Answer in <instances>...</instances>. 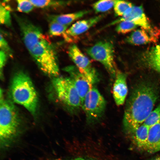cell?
I'll return each mask as SVG.
<instances>
[{
    "label": "cell",
    "mask_w": 160,
    "mask_h": 160,
    "mask_svg": "<svg viewBox=\"0 0 160 160\" xmlns=\"http://www.w3.org/2000/svg\"><path fill=\"white\" fill-rule=\"evenodd\" d=\"M13 15L24 44L40 69L49 76H58L59 69L55 45L39 27L26 17L16 14Z\"/></svg>",
    "instance_id": "6da1fadb"
},
{
    "label": "cell",
    "mask_w": 160,
    "mask_h": 160,
    "mask_svg": "<svg viewBox=\"0 0 160 160\" xmlns=\"http://www.w3.org/2000/svg\"><path fill=\"white\" fill-rule=\"evenodd\" d=\"M157 98L156 91L151 86L142 84L135 89L127 102L124 115L123 125L127 132L144 123Z\"/></svg>",
    "instance_id": "7a4b0ae2"
},
{
    "label": "cell",
    "mask_w": 160,
    "mask_h": 160,
    "mask_svg": "<svg viewBox=\"0 0 160 160\" xmlns=\"http://www.w3.org/2000/svg\"><path fill=\"white\" fill-rule=\"evenodd\" d=\"M0 145L5 150L11 147L22 132L21 120L14 105L4 99L0 91Z\"/></svg>",
    "instance_id": "3957f363"
},
{
    "label": "cell",
    "mask_w": 160,
    "mask_h": 160,
    "mask_svg": "<svg viewBox=\"0 0 160 160\" xmlns=\"http://www.w3.org/2000/svg\"><path fill=\"white\" fill-rule=\"evenodd\" d=\"M10 94L14 102L24 107L33 115L35 114L38 102L37 94L30 78L23 72H18L14 76Z\"/></svg>",
    "instance_id": "277c9868"
},
{
    "label": "cell",
    "mask_w": 160,
    "mask_h": 160,
    "mask_svg": "<svg viewBox=\"0 0 160 160\" xmlns=\"http://www.w3.org/2000/svg\"><path fill=\"white\" fill-rule=\"evenodd\" d=\"M86 52L91 58L103 65L111 77L115 78L117 70L114 60V45L111 41H99L87 49Z\"/></svg>",
    "instance_id": "5b68a950"
},
{
    "label": "cell",
    "mask_w": 160,
    "mask_h": 160,
    "mask_svg": "<svg viewBox=\"0 0 160 160\" xmlns=\"http://www.w3.org/2000/svg\"><path fill=\"white\" fill-rule=\"evenodd\" d=\"M52 84L58 98L63 104L73 110L81 107V98L69 77H55Z\"/></svg>",
    "instance_id": "8992f818"
},
{
    "label": "cell",
    "mask_w": 160,
    "mask_h": 160,
    "mask_svg": "<svg viewBox=\"0 0 160 160\" xmlns=\"http://www.w3.org/2000/svg\"><path fill=\"white\" fill-rule=\"evenodd\" d=\"M106 105L105 98L98 89L93 87L86 94L81 108L87 122L93 123L99 121L104 114Z\"/></svg>",
    "instance_id": "52a82bcc"
},
{
    "label": "cell",
    "mask_w": 160,
    "mask_h": 160,
    "mask_svg": "<svg viewBox=\"0 0 160 160\" xmlns=\"http://www.w3.org/2000/svg\"><path fill=\"white\" fill-rule=\"evenodd\" d=\"M68 53L71 60L78 69L95 84L98 81V74L88 58L75 44L69 47Z\"/></svg>",
    "instance_id": "ba28073f"
},
{
    "label": "cell",
    "mask_w": 160,
    "mask_h": 160,
    "mask_svg": "<svg viewBox=\"0 0 160 160\" xmlns=\"http://www.w3.org/2000/svg\"><path fill=\"white\" fill-rule=\"evenodd\" d=\"M63 70L69 74L82 103L84 97L95 84L75 65L67 66Z\"/></svg>",
    "instance_id": "9c48e42d"
},
{
    "label": "cell",
    "mask_w": 160,
    "mask_h": 160,
    "mask_svg": "<svg viewBox=\"0 0 160 160\" xmlns=\"http://www.w3.org/2000/svg\"><path fill=\"white\" fill-rule=\"evenodd\" d=\"M131 21L142 28L150 32H153L149 21L144 12L142 6H132L128 9L119 19L110 23L106 27L124 21Z\"/></svg>",
    "instance_id": "30bf717a"
},
{
    "label": "cell",
    "mask_w": 160,
    "mask_h": 160,
    "mask_svg": "<svg viewBox=\"0 0 160 160\" xmlns=\"http://www.w3.org/2000/svg\"><path fill=\"white\" fill-rule=\"evenodd\" d=\"M105 17V14H101L76 22L67 29L64 35V38L68 40L69 37H74L82 34L98 23Z\"/></svg>",
    "instance_id": "8fae6325"
},
{
    "label": "cell",
    "mask_w": 160,
    "mask_h": 160,
    "mask_svg": "<svg viewBox=\"0 0 160 160\" xmlns=\"http://www.w3.org/2000/svg\"><path fill=\"white\" fill-rule=\"evenodd\" d=\"M125 73L117 70L113 87V94L115 102L117 106L123 105L128 93Z\"/></svg>",
    "instance_id": "7c38bea8"
},
{
    "label": "cell",
    "mask_w": 160,
    "mask_h": 160,
    "mask_svg": "<svg viewBox=\"0 0 160 160\" xmlns=\"http://www.w3.org/2000/svg\"><path fill=\"white\" fill-rule=\"evenodd\" d=\"M91 12L90 10H84L65 14L50 15H47V17L49 22H54L68 26L73 21L82 17Z\"/></svg>",
    "instance_id": "4fadbf2b"
},
{
    "label": "cell",
    "mask_w": 160,
    "mask_h": 160,
    "mask_svg": "<svg viewBox=\"0 0 160 160\" xmlns=\"http://www.w3.org/2000/svg\"><path fill=\"white\" fill-rule=\"evenodd\" d=\"M145 150L151 153L160 151V122L150 127Z\"/></svg>",
    "instance_id": "5bb4252c"
},
{
    "label": "cell",
    "mask_w": 160,
    "mask_h": 160,
    "mask_svg": "<svg viewBox=\"0 0 160 160\" xmlns=\"http://www.w3.org/2000/svg\"><path fill=\"white\" fill-rule=\"evenodd\" d=\"M149 128L143 123L128 131L131 133L133 141L137 146L144 150L147 143Z\"/></svg>",
    "instance_id": "9a60e30c"
},
{
    "label": "cell",
    "mask_w": 160,
    "mask_h": 160,
    "mask_svg": "<svg viewBox=\"0 0 160 160\" xmlns=\"http://www.w3.org/2000/svg\"><path fill=\"white\" fill-rule=\"evenodd\" d=\"M143 57L148 66L160 73V44L148 50L144 54Z\"/></svg>",
    "instance_id": "2e32d148"
},
{
    "label": "cell",
    "mask_w": 160,
    "mask_h": 160,
    "mask_svg": "<svg viewBox=\"0 0 160 160\" xmlns=\"http://www.w3.org/2000/svg\"><path fill=\"white\" fill-rule=\"evenodd\" d=\"M150 32L143 28L138 29L133 31L127 39L129 43L134 45L145 44L151 41L155 40L154 38L148 34Z\"/></svg>",
    "instance_id": "e0dca14e"
},
{
    "label": "cell",
    "mask_w": 160,
    "mask_h": 160,
    "mask_svg": "<svg viewBox=\"0 0 160 160\" xmlns=\"http://www.w3.org/2000/svg\"><path fill=\"white\" fill-rule=\"evenodd\" d=\"M34 7L43 9L57 8L67 6L73 2L71 1L30 0Z\"/></svg>",
    "instance_id": "ac0fdd59"
},
{
    "label": "cell",
    "mask_w": 160,
    "mask_h": 160,
    "mask_svg": "<svg viewBox=\"0 0 160 160\" xmlns=\"http://www.w3.org/2000/svg\"><path fill=\"white\" fill-rule=\"evenodd\" d=\"M11 9L4 2H1L0 6V23L9 27L12 25L10 14Z\"/></svg>",
    "instance_id": "d6986e66"
},
{
    "label": "cell",
    "mask_w": 160,
    "mask_h": 160,
    "mask_svg": "<svg viewBox=\"0 0 160 160\" xmlns=\"http://www.w3.org/2000/svg\"><path fill=\"white\" fill-rule=\"evenodd\" d=\"M115 0H102L93 4L92 8L97 13L105 12L113 7Z\"/></svg>",
    "instance_id": "ffe728a7"
},
{
    "label": "cell",
    "mask_w": 160,
    "mask_h": 160,
    "mask_svg": "<svg viewBox=\"0 0 160 160\" xmlns=\"http://www.w3.org/2000/svg\"><path fill=\"white\" fill-rule=\"evenodd\" d=\"M68 26H65L54 22H50L49 24V33L53 36H60L65 34Z\"/></svg>",
    "instance_id": "44dd1931"
},
{
    "label": "cell",
    "mask_w": 160,
    "mask_h": 160,
    "mask_svg": "<svg viewBox=\"0 0 160 160\" xmlns=\"http://www.w3.org/2000/svg\"><path fill=\"white\" fill-rule=\"evenodd\" d=\"M131 3L122 0H115L113 6L115 15L116 16H122L130 7L132 6Z\"/></svg>",
    "instance_id": "7402d4cb"
},
{
    "label": "cell",
    "mask_w": 160,
    "mask_h": 160,
    "mask_svg": "<svg viewBox=\"0 0 160 160\" xmlns=\"http://www.w3.org/2000/svg\"><path fill=\"white\" fill-rule=\"evenodd\" d=\"M160 122V105L150 113L143 124L150 127Z\"/></svg>",
    "instance_id": "603a6c76"
},
{
    "label": "cell",
    "mask_w": 160,
    "mask_h": 160,
    "mask_svg": "<svg viewBox=\"0 0 160 160\" xmlns=\"http://www.w3.org/2000/svg\"><path fill=\"white\" fill-rule=\"evenodd\" d=\"M137 26L131 21L124 20L119 23L116 28V30L119 33H126L134 29Z\"/></svg>",
    "instance_id": "cb8c5ba5"
},
{
    "label": "cell",
    "mask_w": 160,
    "mask_h": 160,
    "mask_svg": "<svg viewBox=\"0 0 160 160\" xmlns=\"http://www.w3.org/2000/svg\"><path fill=\"white\" fill-rule=\"evenodd\" d=\"M17 10L19 12L28 13L31 12L34 7L30 0H18Z\"/></svg>",
    "instance_id": "d4e9b609"
},
{
    "label": "cell",
    "mask_w": 160,
    "mask_h": 160,
    "mask_svg": "<svg viewBox=\"0 0 160 160\" xmlns=\"http://www.w3.org/2000/svg\"><path fill=\"white\" fill-rule=\"evenodd\" d=\"M0 50L5 52L8 56L12 57V50L1 33L0 34Z\"/></svg>",
    "instance_id": "484cf974"
},
{
    "label": "cell",
    "mask_w": 160,
    "mask_h": 160,
    "mask_svg": "<svg viewBox=\"0 0 160 160\" xmlns=\"http://www.w3.org/2000/svg\"><path fill=\"white\" fill-rule=\"evenodd\" d=\"M7 55L4 52L0 50V69L1 76H2V71L3 68L5 64L7 58Z\"/></svg>",
    "instance_id": "4316f807"
},
{
    "label": "cell",
    "mask_w": 160,
    "mask_h": 160,
    "mask_svg": "<svg viewBox=\"0 0 160 160\" xmlns=\"http://www.w3.org/2000/svg\"><path fill=\"white\" fill-rule=\"evenodd\" d=\"M95 160L92 159H90V158H82V157H79L73 159H72L71 160Z\"/></svg>",
    "instance_id": "83f0119b"
},
{
    "label": "cell",
    "mask_w": 160,
    "mask_h": 160,
    "mask_svg": "<svg viewBox=\"0 0 160 160\" xmlns=\"http://www.w3.org/2000/svg\"><path fill=\"white\" fill-rule=\"evenodd\" d=\"M150 160H160V156H158L153 158Z\"/></svg>",
    "instance_id": "f1b7e54d"
}]
</instances>
